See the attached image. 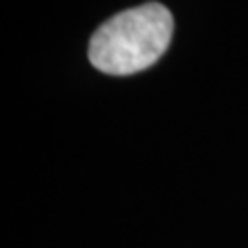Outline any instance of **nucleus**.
I'll list each match as a JSON object with an SVG mask.
<instances>
[{
	"instance_id": "obj_1",
	"label": "nucleus",
	"mask_w": 248,
	"mask_h": 248,
	"mask_svg": "<svg viewBox=\"0 0 248 248\" xmlns=\"http://www.w3.org/2000/svg\"><path fill=\"white\" fill-rule=\"evenodd\" d=\"M174 17L164 4L147 2L106 21L89 42L91 64L106 75H135L166 54Z\"/></svg>"
}]
</instances>
